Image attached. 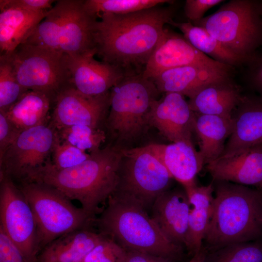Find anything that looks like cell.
Listing matches in <instances>:
<instances>
[{
    "label": "cell",
    "mask_w": 262,
    "mask_h": 262,
    "mask_svg": "<svg viewBox=\"0 0 262 262\" xmlns=\"http://www.w3.org/2000/svg\"><path fill=\"white\" fill-rule=\"evenodd\" d=\"M124 262H172L170 260L151 254L137 251H127Z\"/></svg>",
    "instance_id": "38"
},
{
    "label": "cell",
    "mask_w": 262,
    "mask_h": 262,
    "mask_svg": "<svg viewBox=\"0 0 262 262\" xmlns=\"http://www.w3.org/2000/svg\"><path fill=\"white\" fill-rule=\"evenodd\" d=\"M28 90L18 82L6 55L0 57V111L6 112Z\"/></svg>",
    "instance_id": "32"
},
{
    "label": "cell",
    "mask_w": 262,
    "mask_h": 262,
    "mask_svg": "<svg viewBox=\"0 0 262 262\" xmlns=\"http://www.w3.org/2000/svg\"><path fill=\"white\" fill-rule=\"evenodd\" d=\"M0 228L15 244L27 262H36L40 251L32 209L11 178L0 172Z\"/></svg>",
    "instance_id": "11"
},
{
    "label": "cell",
    "mask_w": 262,
    "mask_h": 262,
    "mask_svg": "<svg viewBox=\"0 0 262 262\" xmlns=\"http://www.w3.org/2000/svg\"><path fill=\"white\" fill-rule=\"evenodd\" d=\"M231 117L232 131L219 158L230 157L249 147L262 144V97L242 96Z\"/></svg>",
    "instance_id": "18"
},
{
    "label": "cell",
    "mask_w": 262,
    "mask_h": 262,
    "mask_svg": "<svg viewBox=\"0 0 262 262\" xmlns=\"http://www.w3.org/2000/svg\"><path fill=\"white\" fill-rule=\"evenodd\" d=\"M127 252V250L115 241L105 235L85 257L83 262H124Z\"/></svg>",
    "instance_id": "34"
},
{
    "label": "cell",
    "mask_w": 262,
    "mask_h": 262,
    "mask_svg": "<svg viewBox=\"0 0 262 262\" xmlns=\"http://www.w3.org/2000/svg\"><path fill=\"white\" fill-rule=\"evenodd\" d=\"M0 262H27L19 249L1 228Z\"/></svg>",
    "instance_id": "37"
},
{
    "label": "cell",
    "mask_w": 262,
    "mask_h": 262,
    "mask_svg": "<svg viewBox=\"0 0 262 262\" xmlns=\"http://www.w3.org/2000/svg\"><path fill=\"white\" fill-rule=\"evenodd\" d=\"M96 50L72 56L66 55L70 85L86 95H106L127 75L118 67L94 58Z\"/></svg>",
    "instance_id": "15"
},
{
    "label": "cell",
    "mask_w": 262,
    "mask_h": 262,
    "mask_svg": "<svg viewBox=\"0 0 262 262\" xmlns=\"http://www.w3.org/2000/svg\"><path fill=\"white\" fill-rule=\"evenodd\" d=\"M229 75L195 66L165 70L151 80L160 93H177L190 98L204 86Z\"/></svg>",
    "instance_id": "22"
},
{
    "label": "cell",
    "mask_w": 262,
    "mask_h": 262,
    "mask_svg": "<svg viewBox=\"0 0 262 262\" xmlns=\"http://www.w3.org/2000/svg\"><path fill=\"white\" fill-rule=\"evenodd\" d=\"M147 146L161 160L173 179L183 187L196 181V175L205 165L199 151L192 142L150 144Z\"/></svg>",
    "instance_id": "21"
},
{
    "label": "cell",
    "mask_w": 262,
    "mask_h": 262,
    "mask_svg": "<svg viewBox=\"0 0 262 262\" xmlns=\"http://www.w3.org/2000/svg\"><path fill=\"white\" fill-rule=\"evenodd\" d=\"M49 10L33 11L18 6L14 0H0V55L11 53L24 43Z\"/></svg>",
    "instance_id": "20"
},
{
    "label": "cell",
    "mask_w": 262,
    "mask_h": 262,
    "mask_svg": "<svg viewBox=\"0 0 262 262\" xmlns=\"http://www.w3.org/2000/svg\"><path fill=\"white\" fill-rule=\"evenodd\" d=\"M211 218L203 246L212 251L262 238V190L215 181Z\"/></svg>",
    "instance_id": "3"
},
{
    "label": "cell",
    "mask_w": 262,
    "mask_h": 262,
    "mask_svg": "<svg viewBox=\"0 0 262 262\" xmlns=\"http://www.w3.org/2000/svg\"><path fill=\"white\" fill-rule=\"evenodd\" d=\"M250 73L252 87L262 98V55L256 60Z\"/></svg>",
    "instance_id": "40"
},
{
    "label": "cell",
    "mask_w": 262,
    "mask_h": 262,
    "mask_svg": "<svg viewBox=\"0 0 262 262\" xmlns=\"http://www.w3.org/2000/svg\"></svg>",
    "instance_id": "43"
},
{
    "label": "cell",
    "mask_w": 262,
    "mask_h": 262,
    "mask_svg": "<svg viewBox=\"0 0 262 262\" xmlns=\"http://www.w3.org/2000/svg\"><path fill=\"white\" fill-rule=\"evenodd\" d=\"M81 262H84L83 261Z\"/></svg>",
    "instance_id": "42"
},
{
    "label": "cell",
    "mask_w": 262,
    "mask_h": 262,
    "mask_svg": "<svg viewBox=\"0 0 262 262\" xmlns=\"http://www.w3.org/2000/svg\"><path fill=\"white\" fill-rule=\"evenodd\" d=\"M87 228L76 229L54 240L37 256L36 262H81L104 237Z\"/></svg>",
    "instance_id": "24"
},
{
    "label": "cell",
    "mask_w": 262,
    "mask_h": 262,
    "mask_svg": "<svg viewBox=\"0 0 262 262\" xmlns=\"http://www.w3.org/2000/svg\"><path fill=\"white\" fill-rule=\"evenodd\" d=\"M262 9L255 1L232 0L193 23L205 29L244 62L252 60L262 40Z\"/></svg>",
    "instance_id": "7"
},
{
    "label": "cell",
    "mask_w": 262,
    "mask_h": 262,
    "mask_svg": "<svg viewBox=\"0 0 262 262\" xmlns=\"http://www.w3.org/2000/svg\"><path fill=\"white\" fill-rule=\"evenodd\" d=\"M97 20L85 10L83 0H58L24 43L67 56L97 51Z\"/></svg>",
    "instance_id": "6"
},
{
    "label": "cell",
    "mask_w": 262,
    "mask_h": 262,
    "mask_svg": "<svg viewBox=\"0 0 262 262\" xmlns=\"http://www.w3.org/2000/svg\"><path fill=\"white\" fill-rule=\"evenodd\" d=\"M261 240L231 244L207 254L206 262H262Z\"/></svg>",
    "instance_id": "30"
},
{
    "label": "cell",
    "mask_w": 262,
    "mask_h": 262,
    "mask_svg": "<svg viewBox=\"0 0 262 262\" xmlns=\"http://www.w3.org/2000/svg\"><path fill=\"white\" fill-rule=\"evenodd\" d=\"M110 92L90 96L79 92L71 85L58 93L50 124L55 130L74 125L97 128L110 107Z\"/></svg>",
    "instance_id": "14"
},
{
    "label": "cell",
    "mask_w": 262,
    "mask_h": 262,
    "mask_svg": "<svg viewBox=\"0 0 262 262\" xmlns=\"http://www.w3.org/2000/svg\"><path fill=\"white\" fill-rule=\"evenodd\" d=\"M183 187L191 205L185 247L193 256L203 246L212 214L214 185L198 186L195 181Z\"/></svg>",
    "instance_id": "23"
},
{
    "label": "cell",
    "mask_w": 262,
    "mask_h": 262,
    "mask_svg": "<svg viewBox=\"0 0 262 262\" xmlns=\"http://www.w3.org/2000/svg\"><path fill=\"white\" fill-rule=\"evenodd\" d=\"M206 165L214 181H225L262 190V144L219 158Z\"/></svg>",
    "instance_id": "19"
},
{
    "label": "cell",
    "mask_w": 262,
    "mask_h": 262,
    "mask_svg": "<svg viewBox=\"0 0 262 262\" xmlns=\"http://www.w3.org/2000/svg\"><path fill=\"white\" fill-rule=\"evenodd\" d=\"M23 182L19 188L33 213L40 251L60 236L86 228L94 221L82 207L75 206L53 187L36 181Z\"/></svg>",
    "instance_id": "8"
},
{
    "label": "cell",
    "mask_w": 262,
    "mask_h": 262,
    "mask_svg": "<svg viewBox=\"0 0 262 262\" xmlns=\"http://www.w3.org/2000/svg\"><path fill=\"white\" fill-rule=\"evenodd\" d=\"M174 9L161 5L125 14H104L95 24L97 54L128 75L142 73Z\"/></svg>",
    "instance_id": "1"
},
{
    "label": "cell",
    "mask_w": 262,
    "mask_h": 262,
    "mask_svg": "<svg viewBox=\"0 0 262 262\" xmlns=\"http://www.w3.org/2000/svg\"><path fill=\"white\" fill-rule=\"evenodd\" d=\"M173 3L170 0H86L83 6L87 13L97 19L104 14H125Z\"/></svg>",
    "instance_id": "29"
},
{
    "label": "cell",
    "mask_w": 262,
    "mask_h": 262,
    "mask_svg": "<svg viewBox=\"0 0 262 262\" xmlns=\"http://www.w3.org/2000/svg\"><path fill=\"white\" fill-rule=\"evenodd\" d=\"M56 136L50 125L22 130L0 158V172L25 180L49 160Z\"/></svg>",
    "instance_id": "12"
},
{
    "label": "cell",
    "mask_w": 262,
    "mask_h": 262,
    "mask_svg": "<svg viewBox=\"0 0 262 262\" xmlns=\"http://www.w3.org/2000/svg\"><path fill=\"white\" fill-rule=\"evenodd\" d=\"M51 165L58 169H63L77 165L86 159L90 153L81 150L56 136L52 150Z\"/></svg>",
    "instance_id": "33"
},
{
    "label": "cell",
    "mask_w": 262,
    "mask_h": 262,
    "mask_svg": "<svg viewBox=\"0 0 262 262\" xmlns=\"http://www.w3.org/2000/svg\"><path fill=\"white\" fill-rule=\"evenodd\" d=\"M4 55L11 62L17 81L27 90L44 93L54 101L60 91L70 85L66 57L62 53L23 43Z\"/></svg>",
    "instance_id": "10"
},
{
    "label": "cell",
    "mask_w": 262,
    "mask_h": 262,
    "mask_svg": "<svg viewBox=\"0 0 262 262\" xmlns=\"http://www.w3.org/2000/svg\"><path fill=\"white\" fill-rule=\"evenodd\" d=\"M168 24L178 28L195 48L213 60L232 66L244 63L240 58L225 48L203 28L189 21L176 22L172 20Z\"/></svg>",
    "instance_id": "28"
},
{
    "label": "cell",
    "mask_w": 262,
    "mask_h": 262,
    "mask_svg": "<svg viewBox=\"0 0 262 262\" xmlns=\"http://www.w3.org/2000/svg\"><path fill=\"white\" fill-rule=\"evenodd\" d=\"M195 66L229 75L233 66L219 63L195 48L184 36L164 28L163 35L142 72L152 79L171 68Z\"/></svg>",
    "instance_id": "13"
},
{
    "label": "cell",
    "mask_w": 262,
    "mask_h": 262,
    "mask_svg": "<svg viewBox=\"0 0 262 262\" xmlns=\"http://www.w3.org/2000/svg\"><path fill=\"white\" fill-rule=\"evenodd\" d=\"M208 251L207 249L203 246L200 250L192 256L188 262H206Z\"/></svg>",
    "instance_id": "41"
},
{
    "label": "cell",
    "mask_w": 262,
    "mask_h": 262,
    "mask_svg": "<svg viewBox=\"0 0 262 262\" xmlns=\"http://www.w3.org/2000/svg\"><path fill=\"white\" fill-rule=\"evenodd\" d=\"M94 222L100 232L127 251L147 253L172 262L183 259V247L170 242L148 212L137 204L112 195Z\"/></svg>",
    "instance_id": "4"
},
{
    "label": "cell",
    "mask_w": 262,
    "mask_h": 262,
    "mask_svg": "<svg viewBox=\"0 0 262 262\" xmlns=\"http://www.w3.org/2000/svg\"><path fill=\"white\" fill-rule=\"evenodd\" d=\"M51 102L45 94L28 90L5 113L19 130H27L45 124Z\"/></svg>",
    "instance_id": "27"
},
{
    "label": "cell",
    "mask_w": 262,
    "mask_h": 262,
    "mask_svg": "<svg viewBox=\"0 0 262 262\" xmlns=\"http://www.w3.org/2000/svg\"><path fill=\"white\" fill-rule=\"evenodd\" d=\"M191 209L184 189L170 188L156 199L150 216L170 242L184 247Z\"/></svg>",
    "instance_id": "17"
},
{
    "label": "cell",
    "mask_w": 262,
    "mask_h": 262,
    "mask_svg": "<svg viewBox=\"0 0 262 262\" xmlns=\"http://www.w3.org/2000/svg\"><path fill=\"white\" fill-rule=\"evenodd\" d=\"M56 131L61 140L89 153L99 149L106 139L104 131L89 126L74 125Z\"/></svg>",
    "instance_id": "31"
},
{
    "label": "cell",
    "mask_w": 262,
    "mask_h": 262,
    "mask_svg": "<svg viewBox=\"0 0 262 262\" xmlns=\"http://www.w3.org/2000/svg\"><path fill=\"white\" fill-rule=\"evenodd\" d=\"M18 6L28 10L39 12L52 8V4L55 1L52 0H14Z\"/></svg>",
    "instance_id": "39"
},
{
    "label": "cell",
    "mask_w": 262,
    "mask_h": 262,
    "mask_svg": "<svg viewBox=\"0 0 262 262\" xmlns=\"http://www.w3.org/2000/svg\"><path fill=\"white\" fill-rule=\"evenodd\" d=\"M222 0H187L184 5V13L192 23L199 21L205 13L211 8L219 4Z\"/></svg>",
    "instance_id": "36"
},
{
    "label": "cell",
    "mask_w": 262,
    "mask_h": 262,
    "mask_svg": "<svg viewBox=\"0 0 262 262\" xmlns=\"http://www.w3.org/2000/svg\"><path fill=\"white\" fill-rule=\"evenodd\" d=\"M183 95L167 93L154 100L149 113V124L172 143L192 142L195 114Z\"/></svg>",
    "instance_id": "16"
},
{
    "label": "cell",
    "mask_w": 262,
    "mask_h": 262,
    "mask_svg": "<svg viewBox=\"0 0 262 262\" xmlns=\"http://www.w3.org/2000/svg\"><path fill=\"white\" fill-rule=\"evenodd\" d=\"M123 149L109 144L90 153L89 157L82 163L63 169L54 168L49 160L26 181L53 187L70 200L78 201L81 207L95 219L116 190Z\"/></svg>",
    "instance_id": "2"
},
{
    "label": "cell",
    "mask_w": 262,
    "mask_h": 262,
    "mask_svg": "<svg viewBox=\"0 0 262 262\" xmlns=\"http://www.w3.org/2000/svg\"><path fill=\"white\" fill-rule=\"evenodd\" d=\"M242 96L239 87L228 78L204 86L188 101L196 114L231 117Z\"/></svg>",
    "instance_id": "25"
},
{
    "label": "cell",
    "mask_w": 262,
    "mask_h": 262,
    "mask_svg": "<svg viewBox=\"0 0 262 262\" xmlns=\"http://www.w3.org/2000/svg\"><path fill=\"white\" fill-rule=\"evenodd\" d=\"M160 93L142 73L126 75L111 89L107 126L113 145L128 148L144 136L151 105Z\"/></svg>",
    "instance_id": "5"
},
{
    "label": "cell",
    "mask_w": 262,
    "mask_h": 262,
    "mask_svg": "<svg viewBox=\"0 0 262 262\" xmlns=\"http://www.w3.org/2000/svg\"><path fill=\"white\" fill-rule=\"evenodd\" d=\"M233 127L232 117L195 114L194 132L198 138V151L205 165L221 156Z\"/></svg>",
    "instance_id": "26"
},
{
    "label": "cell",
    "mask_w": 262,
    "mask_h": 262,
    "mask_svg": "<svg viewBox=\"0 0 262 262\" xmlns=\"http://www.w3.org/2000/svg\"><path fill=\"white\" fill-rule=\"evenodd\" d=\"M21 131L7 117L5 112L0 111V158Z\"/></svg>",
    "instance_id": "35"
},
{
    "label": "cell",
    "mask_w": 262,
    "mask_h": 262,
    "mask_svg": "<svg viewBox=\"0 0 262 262\" xmlns=\"http://www.w3.org/2000/svg\"><path fill=\"white\" fill-rule=\"evenodd\" d=\"M173 179L147 145L123 148L118 184L113 195L137 204L148 212L156 199L170 189Z\"/></svg>",
    "instance_id": "9"
}]
</instances>
